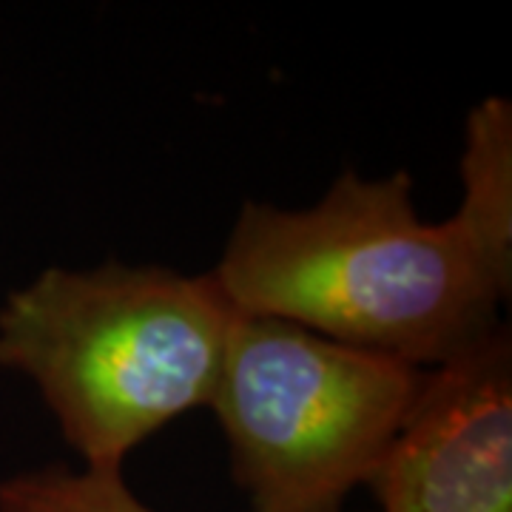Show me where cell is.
Returning <instances> with one entry per match:
<instances>
[{"mask_svg": "<svg viewBox=\"0 0 512 512\" xmlns=\"http://www.w3.org/2000/svg\"><path fill=\"white\" fill-rule=\"evenodd\" d=\"M464 197L421 222L413 180L345 171L305 211L245 202L217 271L239 313L274 316L421 370L490 336L512 288V106L467 117Z\"/></svg>", "mask_w": 512, "mask_h": 512, "instance_id": "obj_1", "label": "cell"}, {"mask_svg": "<svg viewBox=\"0 0 512 512\" xmlns=\"http://www.w3.org/2000/svg\"><path fill=\"white\" fill-rule=\"evenodd\" d=\"M234 319L214 274L46 268L0 308V367L35 382L86 470H123L168 421L211 404Z\"/></svg>", "mask_w": 512, "mask_h": 512, "instance_id": "obj_2", "label": "cell"}, {"mask_svg": "<svg viewBox=\"0 0 512 512\" xmlns=\"http://www.w3.org/2000/svg\"><path fill=\"white\" fill-rule=\"evenodd\" d=\"M427 373L237 311L208 407L251 512H342L402 430Z\"/></svg>", "mask_w": 512, "mask_h": 512, "instance_id": "obj_3", "label": "cell"}, {"mask_svg": "<svg viewBox=\"0 0 512 512\" xmlns=\"http://www.w3.org/2000/svg\"><path fill=\"white\" fill-rule=\"evenodd\" d=\"M367 487L376 512H512L507 325L427 373Z\"/></svg>", "mask_w": 512, "mask_h": 512, "instance_id": "obj_4", "label": "cell"}, {"mask_svg": "<svg viewBox=\"0 0 512 512\" xmlns=\"http://www.w3.org/2000/svg\"><path fill=\"white\" fill-rule=\"evenodd\" d=\"M0 512H154L128 490L123 470H23L0 481Z\"/></svg>", "mask_w": 512, "mask_h": 512, "instance_id": "obj_5", "label": "cell"}]
</instances>
